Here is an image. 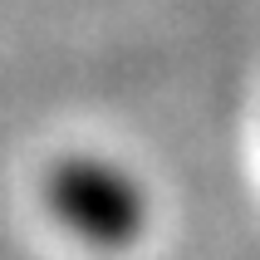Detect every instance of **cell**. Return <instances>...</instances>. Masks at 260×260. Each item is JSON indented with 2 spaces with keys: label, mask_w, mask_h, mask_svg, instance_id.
I'll return each instance as SVG.
<instances>
[{
  "label": "cell",
  "mask_w": 260,
  "mask_h": 260,
  "mask_svg": "<svg viewBox=\"0 0 260 260\" xmlns=\"http://www.w3.org/2000/svg\"><path fill=\"white\" fill-rule=\"evenodd\" d=\"M44 206L88 250H128L143 241L152 202L143 182L113 157L74 152L44 172Z\"/></svg>",
  "instance_id": "1"
}]
</instances>
